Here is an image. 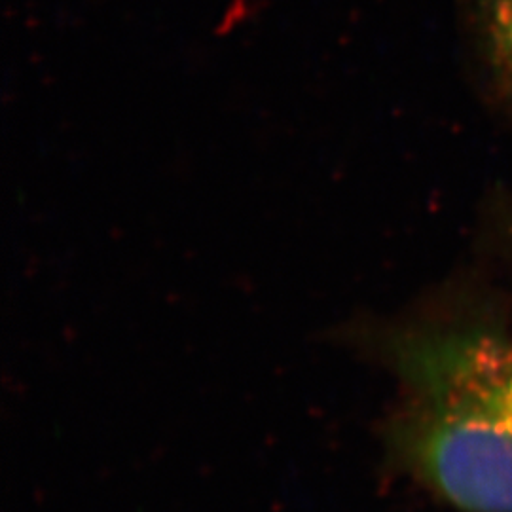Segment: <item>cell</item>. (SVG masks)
<instances>
[{
    "label": "cell",
    "mask_w": 512,
    "mask_h": 512,
    "mask_svg": "<svg viewBox=\"0 0 512 512\" xmlns=\"http://www.w3.org/2000/svg\"><path fill=\"white\" fill-rule=\"evenodd\" d=\"M488 37L495 61L512 78V0H490Z\"/></svg>",
    "instance_id": "2"
},
{
    "label": "cell",
    "mask_w": 512,
    "mask_h": 512,
    "mask_svg": "<svg viewBox=\"0 0 512 512\" xmlns=\"http://www.w3.org/2000/svg\"><path fill=\"white\" fill-rule=\"evenodd\" d=\"M416 404L404 456L429 490L463 512H512V340L467 332L410 340Z\"/></svg>",
    "instance_id": "1"
}]
</instances>
